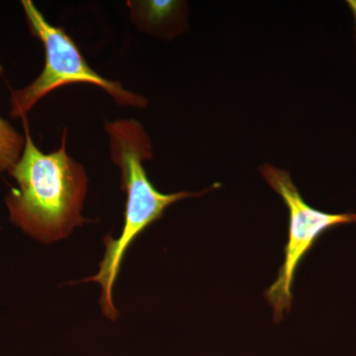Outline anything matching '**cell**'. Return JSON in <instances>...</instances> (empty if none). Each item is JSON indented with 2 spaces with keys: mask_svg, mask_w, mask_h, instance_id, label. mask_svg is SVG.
<instances>
[{
  "mask_svg": "<svg viewBox=\"0 0 356 356\" xmlns=\"http://www.w3.org/2000/svg\"><path fill=\"white\" fill-rule=\"evenodd\" d=\"M25 146L10 175L18 184L7 196L11 220L33 238L56 242L72 234L86 219L81 210L88 175L67 153V131L57 151L44 154L33 142L24 117Z\"/></svg>",
  "mask_w": 356,
  "mask_h": 356,
  "instance_id": "obj_1",
  "label": "cell"
},
{
  "mask_svg": "<svg viewBox=\"0 0 356 356\" xmlns=\"http://www.w3.org/2000/svg\"><path fill=\"white\" fill-rule=\"evenodd\" d=\"M105 131L109 137L110 156L115 165L120 168L122 189L127 196L125 222L117 240L105 236L106 252L99 271L86 281L99 283L103 314L115 320L119 312L112 300V289L129 247L149 225L163 217L166 208L181 199L198 196L208 191L201 193H161L152 184L145 170L144 161L151 159L153 153L151 139L142 124L135 119H120L107 122Z\"/></svg>",
  "mask_w": 356,
  "mask_h": 356,
  "instance_id": "obj_2",
  "label": "cell"
},
{
  "mask_svg": "<svg viewBox=\"0 0 356 356\" xmlns=\"http://www.w3.org/2000/svg\"><path fill=\"white\" fill-rule=\"evenodd\" d=\"M30 30L43 43L44 65L33 83L11 95L10 115L24 118L44 96L69 84H91L104 89L121 106L144 108L146 98L131 92L121 83L109 81L95 72L84 58L79 47L62 27L51 25L31 0L21 1Z\"/></svg>",
  "mask_w": 356,
  "mask_h": 356,
  "instance_id": "obj_3",
  "label": "cell"
},
{
  "mask_svg": "<svg viewBox=\"0 0 356 356\" xmlns=\"http://www.w3.org/2000/svg\"><path fill=\"white\" fill-rule=\"evenodd\" d=\"M261 172L269 186L280 194L289 212V233L284 248V262L280 267L277 280L264 294L273 307L274 321L278 323L282 320L284 312L291 309L293 282L304 257L325 231L341 225L356 222V213L330 214L315 209L302 197L287 170L264 165Z\"/></svg>",
  "mask_w": 356,
  "mask_h": 356,
  "instance_id": "obj_4",
  "label": "cell"
},
{
  "mask_svg": "<svg viewBox=\"0 0 356 356\" xmlns=\"http://www.w3.org/2000/svg\"><path fill=\"white\" fill-rule=\"evenodd\" d=\"M133 21L147 29L158 30L180 13L181 4L177 1H134L128 2Z\"/></svg>",
  "mask_w": 356,
  "mask_h": 356,
  "instance_id": "obj_5",
  "label": "cell"
},
{
  "mask_svg": "<svg viewBox=\"0 0 356 356\" xmlns=\"http://www.w3.org/2000/svg\"><path fill=\"white\" fill-rule=\"evenodd\" d=\"M0 65V74H2ZM25 146V136L18 133L0 117V172H10L18 163Z\"/></svg>",
  "mask_w": 356,
  "mask_h": 356,
  "instance_id": "obj_6",
  "label": "cell"
},
{
  "mask_svg": "<svg viewBox=\"0 0 356 356\" xmlns=\"http://www.w3.org/2000/svg\"><path fill=\"white\" fill-rule=\"evenodd\" d=\"M348 7H350L351 13H353V17L355 21V33H356V0H348Z\"/></svg>",
  "mask_w": 356,
  "mask_h": 356,
  "instance_id": "obj_7",
  "label": "cell"
}]
</instances>
